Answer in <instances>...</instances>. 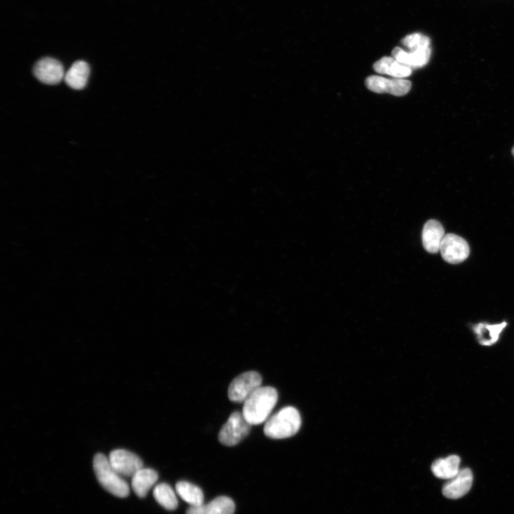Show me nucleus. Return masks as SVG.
Here are the masks:
<instances>
[{
  "instance_id": "obj_1",
  "label": "nucleus",
  "mask_w": 514,
  "mask_h": 514,
  "mask_svg": "<svg viewBox=\"0 0 514 514\" xmlns=\"http://www.w3.org/2000/svg\"><path fill=\"white\" fill-rule=\"evenodd\" d=\"M278 401V391L271 386H261L244 403L243 414L252 426L262 424L268 420Z\"/></svg>"
},
{
  "instance_id": "obj_2",
  "label": "nucleus",
  "mask_w": 514,
  "mask_h": 514,
  "mask_svg": "<svg viewBox=\"0 0 514 514\" xmlns=\"http://www.w3.org/2000/svg\"><path fill=\"white\" fill-rule=\"evenodd\" d=\"M302 419L298 410L292 407H285L268 419L264 432L273 440H284L292 438L299 431Z\"/></svg>"
},
{
  "instance_id": "obj_3",
  "label": "nucleus",
  "mask_w": 514,
  "mask_h": 514,
  "mask_svg": "<svg viewBox=\"0 0 514 514\" xmlns=\"http://www.w3.org/2000/svg\"><path fill=\"white\" fill-rule=\"evenodd\" d=\"M96 478L101 486L112 495L126 498L130 494L128 483L111 466L109 459L102 454H97L93 460Z\"/></svg>"
},
{
  "instance_id": "obj_4",
  "label": "nucleus",
  "mask_w": 514,
  "mask_h": 514,
  "mask_svg": "<svg viewBox=\"0 0 514 514\" xmlns=\"http://www.w3.org/2000/svg\"><path fill=\"white\" fill-rule=\"evenodd\" d=\"M251 426L243 412H234L222 427L219 433V441L227 447L236 446L248 436Z\"/></svg>"
},
{
  "instance_id": "obj_5",
  "label": "nucleus",
  "mask_w": 514,
  "mask_h": 514,
  "mask_svg": "<svg viewBox=\"0 0 514 514\" xmlns=\"http://www.w3.org/2000/svg\"><path fill=\"white\" fill-rule=\"evenodd\" d=\"M261 375L254 371L248 372L236 377L228 389L229 400L236 403H244L250 395L262 386Z\"/></svg>"
},
{
  "instance_id": "obj_6",
  "label": "nucleus",
  "mask_w": 514,
  "mask_h": 514,
  "mask_svg": "<svg viewBox=\"0 0 514 514\" xmlns=\"http://www.w3.org/2000/svg\"><path fill=\"white\" fill-rule=\"evenodd\" d=\"M366 86L370 90L376 93H387L402 97L410 91L412 83L405 79H387L379 76H371L366 80Z\"/></svg>"
},
{
  "instance_id": "obj_7",
  "label": "nucleus",
  "mask_w": 514,
  "mask_h": 514,
  "mask_svg": "<svg viewBox=\"0 0 514 514\" xmlns=\"http://www.w3.org/2000/svg\"><path fill=\"white\" fill-rule=\"evenodd\" d=\"M108 459L111 467L123 478H133L135 474L143 468L142 459L128 450H114Z\"/></svg>"
},
{
  "instance_id": "obj_8",
  "label": "nucleus",
  "mask_w": 514,
  "mask_h": 514,
  "mask_svg": "<svg viewBox=\"0 0 514 514\" xmlns=\"http://www.w3.org/2000/svg\"><path fill=\"white\" fill-rule=\"evenodd\" d=\"M440 252L446 262L456 264L463 262L468 257L470 248L462 237L454 234H447L442 243Z\"/></svg>"
},
{
  "instance_id": "obj_9",
  "label": "nucleus",
  "mask_w": 514,
  "mask_h": 514,
  "mask_svg": "<svg viewBox=\"0 0 514 514\" xmlns=\"http://www.w3.org/2000/svg\"><path fill=\"white\" fill-rule=\"evenodd\" d=\"M34 74L38 81L49 86L59 84L65 76L62 63L50 58L38 61L34 67Z\"/></svg>"
},
{
  "instance_id": "obj_10",
  "label": "nucleus",
  "mask_w": 514,
  "mask_h": 514,
  "mask_svg": "<svg viewBox=\"0 0 514 514\" xmlns=\"http://www.w3.org/2000/svg\"><path fill=\"white\" fill-rule=\"evenodd\" d=\"M473 473L470 468L459 471L457 475L449 480L443 487V494L448 499H457L464 496L472 487Z\"/></svg>"
},
{
  "instance_id": "obj_11",
  "label": "nucleus",
  "mask_w": 514,
  "mask_h": 514,
  "mask_svg": "<svg viewBox=\"0 0 514 514\" xmlns=\"http://www.w3.org/2000/svg\"><path fill=\"white\" fill-rule=\"evenodd\" d=\"M445 235V229L440 222L434 219L428 221L422 231V243L424 249L432 254L439 252Z\"/></svg>"
},
{
  "instance_id": "obj_12",
  "label": "nucleus",
  "mask_w": 514,
  "mask_h": 514,
  "mask_svg": "<svg viewBox=\"0 0 514 514\" xmlns=\"http://www.w3.org/2000/svg\"><path fill=\"white\" fill-rule=\"evenodd\" d=\"M392 57L404 65L417 69L426 65L431 58V48L421 49L416 51H407L401 48H395L392 50Z\"/></svg>"
},
{
  "instance_id": "obj_13",
  "label": "nucleus",
  "mask_w": 514,
  "mask_h": 514,
  "mask_svg": "<svg viewBox=\"0 0 514 514\" xmlns=\"http://www.w3.org/2000/svg\"><path fill=\"white\" fill-rule=\"evenodd\" d=\"M235 504L226 496H219L208 504L191 506L187 514H234Z\"/></svg>"
},
{
  "instance_id": "obj_14",
  "label": "nucleus",
  "mask_w": 514,
  "mask_h": 514,
  "mask_svg": "<svg viewBox=\"0 0 514 514\" xmlns=\"http://www.w3.org/2000/svg\"><path fill=\"white\" fill-rule=\"evenodd\" d=\"M90 73V66L86 62L77 61L65 74V81L71 88L83 90L88 83Z\"/></svg>"
},
{
  "instance_id": "obj_15",
  "label": "nucleus",
  "mask_w": 514,
  "mask_h": 514,
  "mask_svg": "<svg viewBox=\"0 0 514 514\" xmlns=\"http://www.w3.org/2000/svg\"><path fill=\"white\" fill-rule=\"evenodd\" d=\"M376 72L391 76L393 78L405 79L412 73V69L400 63L393 57H384L373 66Z\"/></svg>"
},
{
  "instance_id": "obj_16",
  "label": "nucleus",
  "mask_w": 514,
  "mask_h": 514,
  "mask_svg": "<svg viewBox=\"0 0 514 514\" xmlns=\"http://www.w3.org/2000/svg\"><path fill=\"white\" fill-rule=\"evenodd\" d=\"M461 459L456 455H452L445 459L435 461L431 466V471L435 477L439 479L450 480L457 475L460 469Z\"/></svg>"
},
{
  "instance_id": "obj_17",
  "label": "nucleus",
  "mask_w": 514,
  "mask_h": 514,
  "mask_svg": "<svg viewBox=\"0 0 514 514\" xmlns=\"http://www.w3.org/2000/svg\"><path fill=\"white\" fill-rule=\"evenodd\" d=\"M158 480V473L151 468H142L132 478V488L137 496L144 498Z\"/></svg>"
},
{
  "instance_id": "obj_18",
  "label": "nucleus",
  "mask_w": 514,
  "mask_h": 514,
  "mask_svg": "<svg viewBox=\"0 0 514 514\" xmlns=\"http://www.w3.org/2000/svg\"><path fill=\"white\" fill-rule=\"evenodd\" d=\"M506 325V323L495 325L479 324L473 327V331L477 334L480 344L491 346L498 341L500 333Z\"/></svg>"
},
{
  "instance_id": "obj_19",
  "label": "nucleus",
  "mask_w": 514,
  "mask_h": 514,
  "mask_svg": "<svg viewBox=\"0 0 514 514\" xmlns=\"http://www.w3.org/2000/svg\"><path fill=\"white\" fill-rule=\"evenodd\" d=\"M178 495L191 506L203 504L204 494L201 488L187 482H180L176 485Z\"/></svg>"
},
{
  "instance_id": "obj_20",
  "label": "nucleus",
  "mask_w": 514,
  "mask_h": 514,
  "mask_svg": "<svg viewBox=\"0 0 514 514\" xmlns=\"http://www.w3.org/2000/svg\"><path fill=\"white\" fill-rule=\"evenodd\" d=\"M155 500L168 510H175L178 506L176 494L171 487L167 484L157 485L154 490Z\"/></svg>"
},
{
  "instance_id": "obj_21",
  "label": "nucleus",
  "mask_w": 514,
  "mask_h": 514,
  "mask_svg": "<svg viewBox=\"0 0 514 514\" xmlns=\"http://www.w3.org/2000/svg\"><path fill=\"white\" fill-rule=\"evenodd\" d=\"M401 43L407 48L409 51H416L421 49L429 48L431 41L426 35L421 33H414L403 38Z\"/></svg>"
},
{
  "instance_id": "obj_22",
  "label": "nucleus",
  "mask_w": 514,
  "mask_h": 514,
  "mask_svg": "<svg viewBox=\"0 0 514 514\" xmlns=\"http://www.w3.org/2000/svg\"><path fill=\"white\" fill-rule=\"evenodd\" d=\"M513 156H514V147H513Z\"/></svg>"
}]
</instances>
